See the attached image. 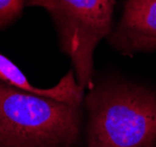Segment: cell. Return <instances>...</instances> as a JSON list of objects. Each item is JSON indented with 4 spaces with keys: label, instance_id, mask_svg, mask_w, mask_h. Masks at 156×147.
<instances>
[{
    "label": "cell",
    "instance_id": "cell-1",
    "mask_svg": "<svg viewBox=\"0 0 156 147\" xmlns=\"http://www.w3.org/2000/svg\"><path fill=\"white\" fill-rule=\"evenodd\" d=\"M88 147H151L156 142V95L136 86L107 83L85 99Z\"/></svg>",
    "mask_w": 156,
    "mask_h": 147
},
{
    "label": "cell",
    "instance_id": "cell-2",
    "mask_svg": "<svg viewBox=\"0 0 156 147\" xmlns=\"http://www.w3.org/2000/svg\"><path fill=\"white\" fill-rule=\"evenodd\" d=\"M80 105L23 92L0 80V147H68L78 141Z\"/></svg>",
    "mask_w": 156,
    "mask_h": 147
},
{
    "label": "cell",
    "instance_id": "cell-6",
    "mask_svg": "<svg viewBox=\"0 0 156 147\" xmlns=\"http://www.w3.org/2000/svg\"><path fill=\"white\" fill-rule=\"evenodd\" d=\"M25 6L26 0H0V30L21 16Z\"/></svg>",
    "mask_w": 156,
    "mask_h": 147
},
{
    "label": "cell",
    "instance_id": "cell-3",
    "mask_svg": "<svg viewBox=\"0 0 156 147\" xmlns=\"http://www.w3.org/2000/svg\"><path fill=\"white\" fill-rule=\"evenodd\" d=\"M115 0H26L52 17L63 53L69 55L78 84L93 87L94 51L112 32Z\"/></svg>",
    "mask_w": 156,
    "mask_h": 147
},
{
    "label": "cell",
    "instance_id": "cell-4",
    "mask_svg": "<svg viewBox=\"0 0 156 147\" xmlns=\"http://www.w3.org/2000/svg\"><path fill=\"white\" fill-rule=\"evenodd\" d=\"M109 41L125 54L156 50V0H127Z\"/></svg>",
    "mask_w": 156,
    "mask_h": 147
},
{
    "label": "cell",
    "instance_id": "cell-5",
    "mask_svg": "<svg viewBox=\"0 0 156 147\" xmlns=\"http://www.w3.org/2000/svg\"><path fill=\"white\" fill-rule=\"evenodd\" d=\"M0 80L23 92L52 98L72 105H81L83 100L85 90L78 84L74 77V72L72 71L53 87L39 88L32 85L16 64H13L5 55L0 54Z\"/></svg>",
    "mask_w": 156,
    "mask_h": 147
}]
</instances>
